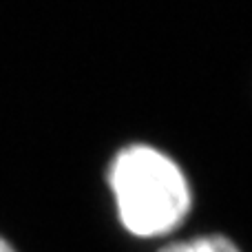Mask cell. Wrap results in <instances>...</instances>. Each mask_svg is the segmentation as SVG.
<instances>
[{"label":"cell","mask_w":252,"mask_h":252,"mask_svg":"<svg viewBox=\"0 0 252 252\" xmlns=\"http://www.w3.org/2000/svg\"><path fill=\"white\" fill-rule=\"evenodd\" d=\"M109 186L120 221L135 237H161L186 219L192 192L184 170L166 153L146 144L126 146L115 155Z\"/></svg>","instance_id":"obj_1"},{"label":"cell","mask_w":252,"mask_h":252,"mask_svg":"<svg viewBox=\"0 0 252 252\" xmlns=\"http://www.w3.org/2000/svg\"><path fill=\"white\" fill-rule=\"evenodd\" d=\"M159 252H241V250L237 248V244H232L223 235H206V237H197V239L177 241L173 246H166Z\"/></svg>","instance_id":"obj_2"},{"label":"cell","mask_w":252,"mask_h":252,"mask_svg":"<svg viewBox=\"0 0 252 252\" xmlns=\"http://www.w3.org/2000/svg\"><path fill=\"white\" fill-rule=\"evenodd\" d=\"M0 252H16V250H13V248H11V246H9V244H7V241H4V239H2V237H0Z\"/></svg>","instance_id":"obj_3"}]
</instances>
